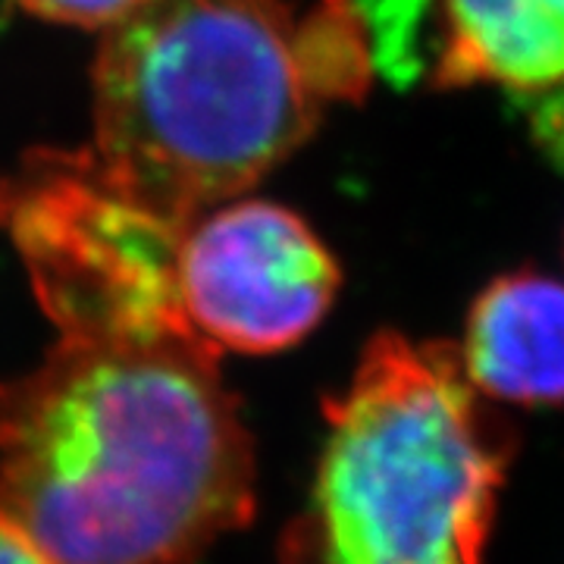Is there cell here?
I'll return each instance as SVG.
<instances>
[{
  "label": "cell",
  "mask_w": 564,
  "mask_h": 564,
  "mask_svg": "<svg viewBox=\"0 0 564 564\" xmlns=\"http://www.w3.org/2000/svg\"><path fill=\"white\" fill-rule=\"evenodd\" d=\"M254 443L195 336L61 339L0 383V514L47 564H188L258 508Z\"/></svg>",
  "instance_id": "6da1fadb"
},
{
  "label": "cell",
  "mask_w": 564,
  "mask_h": 564,
  "mask_svg": "<svg viewBox=\"0 0 564 564\" xmlns=\"http://www.w3.org/2000/svg\"><path fill=\"white\" fill-rule=\"evenodd\" d=\"M282 0H141L95 61V158L192 226L242 195L321 122Z\"/></svg>",
  "instance_id": "7a4b0ae2"
},
{
  "label": "cell",
  "mask_w": 564,
  "mask_h": 564,
  "mask_svg": "<svg viewBox=\"0 0 564 564\" xmlns=\"http://www.w3.org/2000/svg\"><path fill=\"white\" fill-rule=\"evenodd\" d=\"M323 421L280 564H484L514 430L467 380L462 348L373 336Z\"/></svg>",
  "instance_id": "3957f363"
},
{
  "label": "cell",
  "mask_w": 564,
  "mask_h": 564,
  "mask_svg": "<svg viewBox=\"0 0 564 564\" xmlns=\"http://www.w3.org/2000/svg\"><path fill=\"white\" fill-rule=\"evenodd\" d=\"M0 226L61 339L195 336L180 304L188 226L129 195L91 151L25 158L13 176L0 180Z\"/></svg>",
  "instance_id": "277c9868"
},
{
  "label": "cell",
  "mask_w": 564,
  "mask_h": 564,
  "mask_svg": "<svg viewBox=\"0 0 564 564\" xmlns=\"http://www.w3.org/2000/svg\"><path fill=\"white\" fill-rule=\"evenodd\" d=\"M339 285L333 251L282 204H223L182 239V317L214 351L276 355L299 345L329 314Z\"/></svg>",
  "instance_id": "5b68a950"
},
{
  "label": "cell",
  "mask_w": 564,
  "mask_h": 564,
  "mask_svg": "<svg viewBox=\"0 0 564 564\" xmlns=\"http://www.w3.org/2000/svg\"><path fill=\"white\" fill-rule=\"evenodd\" d=\"M462 364L474 389L511 404L564 402V282L508 273L467 314Z\"/></svg>",
  "instance_id": "8992f818"
},
{
  "label": "cell",
  "mask_w": 564,
  "mask_h": 564,
  "mask_svg": "<svg viewBox=\"0 0 564 564\" xmlns=\"http://www.w3.org/2000/svg\"><path fill=\"white\" fill-rule=\"evenodd\" d=\"M440 88L564 82V0H440Z\"/></svg>",
  "instance_id": "52a82bcc"
},
{
  "label": "cell",
  "mask_w": 564,
  "mask_h": 564,
  "mask_svg": "<svg viewBox=\"0 0 564 564\" xmlns=\"http://www.w3.org/2000/svg\"><path fill=\"white\" fill-rule=\"evenodd\" d=\"M302 69L321 104L361 98L373 76V41L351 0H321L295 25Z\"/></svg>",
  "instance_id": "ba28073f"
},
{
  "label": "cell",
  "mask_w": 564,
  "mask_h": 564,
  "mask_svg": "<svg viewBox=\"0 0 564 564\" xmlns=\"http://www.w3.org/2000/svg\"><path fill=\"white\" fill-rule=\"evenodd\" d=\"M139 3L141 0H20L22 10H29L39 20L101 32L126 20Z\"/></svg>",
  "instance_id": "9c48e42d"
},
{
  "label": "cell",
  "mask_w": 564,
  "mask_h": 564,
  "mask_svg": "<svg viewBox=\"0 0 564 564\" xmlns=\"http://www.w3.org/2000/svg\"><path fill=\"white\" fill-rule=\"evenodd\" d=\"M0 564H47L35 545L0 514Z\"/></svg>",
  "instance_id": "30bf717a"
}]
</instances>
